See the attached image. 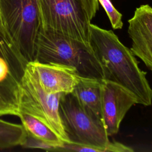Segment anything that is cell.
I'll use <instances>...</instances> for the list:
<instances>
[{"mask_svg":"<svg viewBox=\"0 0 152 152\" xmlns=\"http://www.w3.org/2000/svg\"><path fill=\"white\" fill-rule=\"evenodd\" d=\"M90 45L103 67L104 80L129 91L138 104L151 105L152 88L146 78L147 72L140 69L135 56L113 31L91 24Z\"/></svg>","mask_w":152,"mask_h":152,"instance_id":"1","label":"cell"},{"mask_svg":"<svg viewBox=\"0 0 152 152\" xmlns=\"http://www.w3.org/2000/svg\"><path fill=\"white\" fill-rule=\"evenodd\" d=\"M34 61L71 67L80 77L104 79L103 67L90 45L40 27Z\"/></svg>","mask_w":152,"mask_h":152,"instance_id":"2","label":"cell"},{"mask_svg":"<svg viewBox=\"0 0 152 152\" xmlns=\"http://www.w3.org/2000/svg\"><path fill=\"white\" fill-rule=\"evenodd\" d=\"M62 93H46L26 66L14 90V97L18 113L36 118L54 131L65 143H71L59 115V100Z\"/></svg>","mask_w":152,"mask_h":152,"instance_id":"3","label":"cell"},{"mask_svg":"<svg viewBox=\"0 0 152 152\" xmlns=\"http://www.w3.org/2000/svg\"><path fill=\"white\" fill-rule=\"evenodd\" d=\"M59 112L71 143L89 145L109 151L110 143L102 117L83 106L72 93H63Z\"/></svg>","mask_w":152,"mask_h":152,"instance_id":"4","label":"cell"},{"mask_svg":"<svg viewBox=\"0 0 152 152\" xmlns=\"http://www.w3.org/2000/svg\"><path fill=\"white\" fill-rule=\"evenodd\" d=\"M6 33L27 62L33 61L40 27L37 0H0Z\"/></svg>","mask_w":152,"mask_h":152,"instance_id":"5","label":"cell"},{"mask_svg":"<svg viewBox=\"0 0 152 152\" xmlns=\"http://www.w3.org/2000/svg\"><path fill=\"white\" fill-rule=\"evenodd\" d=\"M40 28L90 45V18L81 0H37Z\"/></svg>","mask_w":152,"mask_h":152,"instance_id":"6","label":"cell"},{"mask_svg":"<svg viewBox=\"0 0 152 152\" xmlns=\"http://www.w3.org/2000/svg\"><path fill=\"white\" fill-rule=\"evenodd\" d=\"M102 118L108 136L116 134L124 118L131 107L138 104L128 90L113 81H102Z\"/></svg>","mask_w":152,"mask_h":152,"instance_id":"7","label":"cell"},{"mask_svg":"<svg viewBox=\"0 0 152 152\" xmlns=\"http://www.w3.org/2000/svg\"><path fill=\"white\" fill-rule=\"evenodd\" d=\"M128 24L130 50L152 72V7L146 4L137 8Z\"/></svg>","mask_w":152,"mask_h":152,"instance_id":"8","label":"cell"},{"mask_svg":"<svg viewBox=\"0 0 152 152\" xmlns=\"http://www.w3.org/2000/svg\"><path fill=\"white\" fill-rule=\"evenodd\" d=\"M26 66L48 93H71L78 81L76 71L69 66L55 64L28 62Z\"/></svg>","mask_w":152,"mask_h":152,"instance_id":"9","label":"cell"},{"mask_svg":"<svg viewBox=\"0 0 152 152\" xmlns=\"http://www.w3.org/2000/svg\"><path fill=\"white\" fill-rule=\"evenodd\" d=\"M102 80L79 76L78 81L71 92L83 106L100 117Z\"/></svg>","mask_w":152,"mask_h":152,"instance_id":"10","label":"cell"},{"mask_svg":"<svg viewBox=\"0 0 152 152\" xmlns=\"http://www.w3.org/2000/svg\"><path fill=\"white\" fill-rule=\"evenodd\" d=\"M17 117L20 119L27 134L56 148L65 143L54 131L36 118L22 112H19Z\"/></svg>","mask_w":152,"mask_h":152,"instance_id":"11","label":"cell"},{"mask_svg":"<svg viewBox=\"0 0 152 152\" xmlns=\"http://www.w3.org/2000/svg\"><path fill=\"white\" fill-rule=\"evenodd\" d=\"M0 56L8 63L14 77L20 80L27 62L23 58L15 46L10 42L0 31Z\"/></svg>","mask_w":152,"mask_h":152,"instance_id":"12","label":"cell"},{"mask_svg":"<svg viewBox=\"0 0 152 152\" xmlns=\"http://www.w3.org/2000/svg\"><path fill=\"white\" fill-rule=\"evenodd\" d=\"M26 134L22 124L11 122L0 118V149L21 145Z\"/></svg>","mask_w":152,"mask_h":152,"instance_id":"13","label":"cell"},{"mask_svg":"<svg viewBox=\"0 0 152 152\" xmlns=\"http://www.w3.org/2000/svg\"><path fill=\"white\" fill-rule=\"evenodd\" d=\"M17 84L10 82L0 84V116H18V109L14 97V90Z\"/></svg>","mask_w":152,"mask_h":152,"instance_id":"14","label":"cell"},{"mask_svg":"<svg viewBox=\"0 0 152 152\" xmlns=\"http://www.w3.org/2000/svg\"><path fill=\"white\" fill-rule=\"evenodd\" d=\"M104 8L113 29H121L123 27L122 15L113 5L110 0H97Z\"/></svg>","mask_w":152,"mask_h":152,"instance_id":"15","label":"cell"},{"mask_svg":"<svg viewBox=\"0 0 152 152\" xmlns=\"http://www.w3.org/2000/svg\"><path fill=\"white\" fill-rule=\"evenodd\" d=\"M20 146L24 148H37L46 151H56V147L46 143L28 134H26V138Z\"/></svg>","mask_w":152,"mask_h":152,"instance_id":"16","label":"cell"},{"mask_svg":"<svg viewBox=\"0 0 152 152\" xmlns=\"http://www.w3.org/2000/svg\"><path fill=\"white\" fill-rule=\"evenodd\" d=\"M17 80L13 75L8 63L4 58L0 56V84L4 83H17Z\"/></svg>","mask_w":152,"mask_h":152,"instance_id":"17","label":"cell"},{"mask_svg":"<svg viewBox=\"0 0 152 152\" xmlns=\"http://www.w3.org/2000/svg\"><path fill=\"white\" fill-rule=\"evenodd\" d=\"M90 18L92 20L99 10V5L97 0H81Z\"/></svg>","mask_w":152,"mask_h":152,"instance_id":"18","label":"cell"},{"mask_svg":"<svg viewBox=\"0 0 152 152\" xmlns=\"http://www.w3.org/2000/svg\"><path fill=\"white\" fill-rule=\"evenodd\" d=\"M0 31L3 34V35L11 43H12V42L11 41V40L9 38L8 36L7 35V33H6V31H5V29L4 28V24H3V23H2V18H1V13H0ZM14 44V43H13Z\"/></svg>","mask_w":152,"mask_h":152,"instance_id":"19","label":"cell"}]
</instances>
